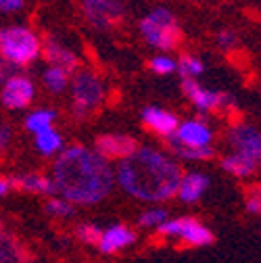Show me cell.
Listing matches in <instances>:
<instances>
[{
  "label": "cell",
  "mask_w": 261,
  "mask_h": 263,
  "mask_svg": "<svg viewBox=\"0 0 261 263\" xmlns=\"http://www.w3.org/2000/svg\"><path fill=\"white\" fill-rule=\"evenodd\" d=\"M23 7V0H0V11L3 13H13Z\"/></svg>",
  "instance_id": "cell-32"
},
{
  "label": "cell",
  "mask_w": 261,
  "mask_h": 263,
  "mask_svg": "<svg viewBox=\"0 0 261 263\" xmlns=\"http://www.w3.org/2000/svg\"><path fill=\"white\" fill-rule=\"evenodd\" d=\"M17 69H19V67H17L15 63H11V61H7V59H0V84L7 82L11 76H15Z\"/></svg>",
  "instance_id": "cell-29"
},
{
  "label": "cell",
  "mask_w": 261,
  "mask_h": 263,
  "mask_svg": "<svg viewBox=\"0 0 261 263\" xmlns=\"http://www.w3.org/2000/svg\"><path fill=\"white\" fill-rule=\"evenodd\" d=\"M170 138V144H172V148L176 151V155H180L182 159H188V161H203V159H209V157H213V151H211V146H201V148H188V146H182L176 138H174V134L172 136H167Z\"/></svg>",
  "instance_id": "cell-22"
},
{
  "label": "cell",
  "mask_w": 261,
  "mask_h": 263,
  "mask_svg": "<svg viewBox=\"0 0 261 263\" xmlns=\"http://www.w3.org/2000/svg\"><path fill=\"white\" fill-rule=\"evenodd\" d=\"M9 184L15 188H21L25 192H36V194H54L57 192V186L52 180H48L44 176H34V174L13 178Z\"/></svg>",
  "instance_id": "cell-18"
},
{
  "label": "cell",
  "mask_w": 261,
  "mask_h": 263,
  "mask_svg": "<svg viewBox=\"0 0 261 263\" xmlns=\"http://www.w3.org/2000/svg\"><path fill=\"white\" fill-rule=\"evenodd\" d=\"M9 188H11L9 180H5V178H0V196H3V194H7V192H9Z\"/></svg>",
  "instance_id": "cell-34"
},
{
  "label": "cell",
  "mask_w": 261,
  "mask_h": 263,
  "mask_svg": "<svg viewBox=\"0 0 261 263\" xmlns=\"http://www.w3.org/2000/svg\"><path fill=\"white\" fill-rule=\"evenodd\" d=\"M142 121L148 129L157 132L159 136L167 138L172 136L176 127H178V117L170 111H163V109H157V107H148L142 111Z\"/></svg>",
  "instance_id": "cell-14"
},
{
  "label": "cell",
  "mask_w": 261,
  "mask_h": 263,
  "mask_svg": "<svg viewBox=\"0 0 261 263\" xmlns=\"http://www.w3.org/2000/svg\"><path fill=\"white\" fill-rule=\"evenodd\" d=\"M174 138L188 148H201V146H209L211 144V129L203 123V121H184L178 123L176 132H174Z\"/></svg>",
  "instance_id": "cell-10"
},
{
  "label": "cell",
  "mask_w": 261,
  "mask_h": 263,
  "mask_svg": "<svg viewBox=\"0 0 261 263\" xmlns=\"http://www.w3.org/2000/svg\"><path fill=\"white\" fill-rule=\"evenodd\" d=\"M207 186H209V178L207 176H203V174H188V176L180 178L176 196L182 203H194V201L201 199V194L207 190Z\"/></svg>",
  "instance_id": "cell-15"
},
{
  "label": "cell",
  "mask_w": 261,
  "mask_h": 263,
  "mask_svg": "<svg viewBox=\"0 0 261 263\" xmlns=\"http://www.w3.org/2000/svg\"><path fill=\"white\" fill-rule=\"evenodd\" d=\"M101 228H96V226H90V223H84V226H80L78 228V238L82 240V242H86V245H94L96 247V242L101 240Z\"/></svg>",
  "instance_id": "cell-26"
},
{
  "label": "cell",
  "mask_w": 261,
  "mask_h": 263,
  "mask_svg": "<svg viewBox=\"0 0 261 263\" xmlns=\"http://www.w3.org/2000/svg\"><path fill=\"white\" fill-rule=\"evenodd\" d=\"M217 42H219V46H221V48L230 50V48H234V46H236V34H232V31H221L219 38H217Z\"/></svg>",
  "instance_id": "cell-30"
},
{
  "label": "cell",
  "mask_w": 261,
  "mask_h": 263,
  "mask_svg": "<svg viewBox=\"0 0 261 263\" xmlns=\"http://www.w3.org/2000/svg\"><path fill=\"white\" fill-rule=\"evenodd\" d=\"M11 136H13V132L9 125H0V151H5L11 142Z\"/></svg>",
  "instance_id": "cell-33"
},
{
  "label": "cell",
  "mask_w": 261,
  "mask_h": 263,
  "mask_svg": "<svg viewBox=\"0 0 261 263\" xmlns=\"http://www.w3.org/2000/svg\"><path fill=\"white\" fill-rule=\"evenodd\" d=\"M61 144H63L61 142V136H59L57 129H52V125L36 134V146H38V151L42 155H54L61 148Z\"/></svg>",
  "instance_id": "cell-19"
},
{
  "label": "cell",
  "mask_w": 261,
  "mask_h": 263,
  "mask_svg": "<svg viewBox=\"0 0 261 263\" xmlns=\"http://www.w3.org/2000/svg\"><path fill=\"white\" fill-rule=\"evenodd\" d=\"M182 90L188 96V101L197 107L199 111H215V109L226 107V105H234L232 96L219 94V92H211V90L203 88L199 82H194V78H184Z\"/></svg>",
  "instance_id": "cell-8"
},
{
  "label": "cell",
  "mask_w": 261,
  "mask_h": 263,
  "mask_svg": "<svg viewBox=\"0 0 261 263\" xmlns=\"http://www.w3.org/2000/svg\"><path fill=\"white\" fill-rule=\"evenodd\" d=\"M180 178L176 163L153 148H136L117 165V184L138 201H170L176 196Z\"/></svg>",
  "instance_id": "cell-2"
},
{
  "label": "cell",
  "mask_w": 261,
  "mask_h": 263,
  "mask_svg": "<svg viewBox=\"0 0 261 263\" xmlns=\"http://www.w3.org/2000/svg\"><path fill=\"white\" fill-rule=\"evenodd\" d=\"M134 240H136V234L129 228H125V226H113V228L105 230V232L101 234V240L96 242V247H99V251L105 253V255H113V253L129 247Z\"/></svg>",
  "instance_id": "cell-13"
},
{
  "label": "cell",
  "mask_w": 261,
  "mask_h": 263,
  "mask_svg": "<svg viewBox=\"0 0 261 263\" xmlns=\"http://www.w3.org/2000/svg\"><path fill=\"white\" fill-rule=\"evenodd\" d=\"M57 192L78 205H94L103 201L113 188V170L109 159L86 146H69L63 151L52 167Z\"/></svg>",
  "instance_id": "cell-1"
},
{
  "label": "cell",
  "mask_w": 261,
  "mask_h": 263,
  "mask_svg": "<svg viewBox=\"0 0 261 263\" xmlns=\"http://www.w3.org/2000/svg\"><path fill=\"white\" fill-rule=\"evenodd\" d=\"M138 148L136 140L123 136V134H111V136H101L96 140V153H101L105 159H123L132 155Z\"/></svg>",
  "instance_id": "cell-12"
},
{
  "label": "cell",
  "mask_w": 261,
  "mask_h": 263,
  "mask_svg": "<svg viewBox=\"0 0 261 263\" xmlns=\"http://www.w3.org/2000/svg\"><path fill=\"white\" fill-rule=\"evenodd\" d=\"M259 165V159H253L249 155H243V153H234L230 157H226L221 161V167L228 172V174H232L236 178H247L251 176Z\"/></svg>",
  "instance_id": "cell-17"
},
{
  "label": "cell",
  "mask_w": 261,
  "mask_h": 263,
  "mask_svg": "<svg viewBox=\"0 0 261 263\" xmlns=\"http://www.w3.org/2000/svg\"><path fill=\"white\" fill-rule=\"evenodd\" d=\"M0 101L7 109H23L34 101V84L27 78L15 73L7 82H3V92H0Z\"/></svg>",
  "instance_id": "cell-9"
},
{
  "label": "cell",
  "mask_w": 261,
  "mask_h": 263,
  "mask_svg": "<svg viewBox=\"0 0 261 263\" xmlns=\"http://www.w3.org/2000/svg\"><path fill=\"white\" fill-rule=\"evenodd\" d=\"M230 144L236 148V153L249 155L253 159L261 157V138L257 134V129L247 125V123L234 125L230 129Z\"/></svg>",
  "instance_id": "cell-11"
},
{
  "label": "cell",
  "mask_w": 261,
  "mask_h": 263,
  "mask_svg": "<svg viewBox=\"0 0 261 263\" xmlns=\"http://www.w3.org/2000/svg\"><path fill=\"white\" fill-rule=\"evenodd\" d=\"M42 52H44V59L50 63V65H57V67H63L65 71H73L78 65H80V61H78V57L69 50V48H65L63 44H59L57 40H46V44H44V48H40Z\"/></svg>",
  "instance_id": "cell-16"
},
{
  "label": "cell",
  "mask_w": 261,
  "mask_h": 263,
  "mask_svg": "<svg viewBox=\"0 0 261 263\" xmlns=\"http://www.w3.org/2000/svg\"><path fill=\"white\" fill-rule=\"evenodd\" d=\"M46 211L57 217H67V215H73V205L67 199H52V201H48Z\"/></svg>",
  "instance_id": "cell-25"
},
{
  "label": "cell",
  "mask_w": 261,
  "mask_h": 263,
  "mask_svg": "<svg viewBox=\"0 0 261 263\" xmlns=\"http://www.w3.org/2000/svg\"><path fill=\"white\" fill-rule=\"evenodd\" d=\"M140 31L144 40L159 50H174L182 42V29L167 9H155L148 17L140 21Z\"/></svg>",
  "instance_id": "cell-4"
},
{
  "label": "cell",
  "mask_w": 261,
  "mask_h": 263,
  "mask_svg": "<svg viewBox=\"0 0 261 263\" xmlns=\"http://www.w3.org/2000/svg\"><path fill=\"white\" fill-rule=\"evenodd\" d=\"M84 13L96 29H111L123 17L121 0H84Z\"/></svg>",
  "instance_id": "cell-7"
},
{
  "label": "cell",
  "mask_w": 261,
  "mask_h": 263,
  "mask_svg": "<svg viewBox=\"0 0 261 263\" xmlns=\"http://www.w3.org/2000/svg\"><path fill=\"white\" fill-rule=\"evenodd\" d=\"M159 234L170 236V238H180L188 242L190 247H207L213 242L211 230L205 228L192 217H180V219H165L159 226Z\"/></svg>",
  "instance_id": "cell-6"
},
{
  "label": "cell",
  "mask_w": 261,
  "mask_h": 263,
  "mask_svg": "<svg viewBox=\"0 0 261 263\" xmlns=\"http://www.w3.org/2000/svg\"><path fill=\"white\" fill-rule=\"evenodd\" d=\"M23 249L19 242L9 236V234H0V263H11V261H23Z\"/></svg>",
  "instance_id": "cell-20"
},
{
  "label": "cell",
  "mask_w": 261,
  "mask_h": 263,
  "mask_svg": "<svg viewBox=\"0 0 261 263\" xmlns=\"http://www.w3.org/2000/svg\"><path fill=\"white\" fill-rule=\"evenodd\" d=\"M247 211L249 213H253V215H257L259 211H261V203H259V192L255 190L253 194H249V199H247Z\"/></svg>",
  "instance_id": "cell-31"
},
{
  "label": "cell",
  "mask_w": 261,
  "mask_h": 263,
  "mask_svg": "<svg viewBox=\"0 0 261 263\" xmlns=\"http://www.w3.org/2000/svg\"><path fill=\"white\" fill-rule=\"evenodd\" d=\"M176 69L182 73V78H197L205 71V65L201 59H194V57H182L180 63H176Z\"/></svg>",
  "instance_id": "cell-24"
},
{
  "label": "cell",
  "mask_w": 261,
  "mask_h": 263,
  "mask_svg": "<svg viewBox=\"0 0 261 263\" xmlns=\"http://www.w3.org/2000/svg\"><path fill=\"white\" fill-rule=\"evenodd\" d=\"M44 84L52 92H63L65 88H67V84H69V71H65L63 67L52 65V67H48L44 71Z\"/></svg>",
  "instance_id": "cell-21"
},
{
  "label": "cell",
  "mask_w": 261,
  "mask_h": 263,
  "mask_svg": "<svg viewBox=\"0 0 261 263\" xmlns=\"http://www.w3.org/2000/svg\"><path fill=\"white\" fill-rule=\"evenodd\" d=\"M40 40L31 29L21 25H11L0 29V54L3 59L15 63L17 67L34 63L40 54Z\"/></svg>",
  "instance_id": "cell-3"
},
{
  "label": "cell",
  "mask_w": 261,
  "mask_h": 263,
  "mask_svg": "<svg viewBox=\"0 0 261 263\" xmlns=\"http://www.w3.org/2000/svg\"><path fill=\"white\" fill-rule=\"evenodd\" d=\"M167 219V211L165 209H151V211H144L142 217L138 219L142 228H153V226H159L161 221Z\"/></svg>",
  "instance_id": "cell-28"
},
{
  "label": "cell",
  "mask_w": 261,
  "mask_h": 263,
  "mask_svg": "<svg viewBox=\"0 0 261 263\" xmlns=\"http://www.w3.org/2000/svg\"><path fill=\"white\" fill-rule=\"evenodd\" d=\"M71 94H73V113L78 117H86L90 111H94L103 103L105 88L103 82L92 71H80L71 82Z\"/></svg>",
  "instance_id": "cell-5"
},
{
  "label": "cell",
  "mask_w": 261,
  "mask_h": 263,
  "mask_svg": "<svg viewBox=\"0 0 261 263\" xmlns=\"http://www.w3.org/2000/svg\"><path fill=\"white\" fill-rule=\"evenodd\" d=\"M54 121V111H46V109H40V111H34L29 113L27 119H25V127L29 132H34V134H38V132L50 127Z\"/></svg>",
  "instance_id": "cell-23"
},
{
  "label": "cell",
  "mask_w": 261,
  "mask_h": 263,
  "mask_svg": "<svg viewBox=\"0 0 261 263\" xmlns=\"http://www.w3.org/2000/svg\"><path fill=\"white\" fill-rule=\"evenodd\" d=\"M151 69L159 76H167V73H174L176 71V61L170 59V57H155L151 61Z\"/></svg>",
  "instance_id": "cell-27"
}]
</instances>
